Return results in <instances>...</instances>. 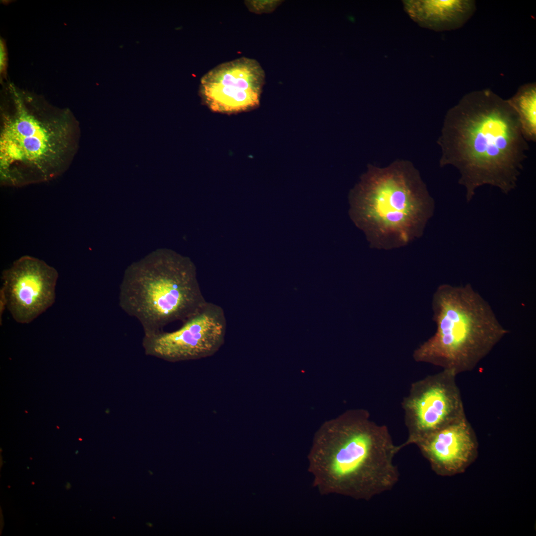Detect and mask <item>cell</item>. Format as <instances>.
I'll use <instances>...</instances> for the list:
<instances>
[{"mask_svg": "<svg viewBox=\"0 0 536 536\" xmlns=\"http://www.w3.org/2000/svg\"><path fill=\"white\" fill-rule=\"evenodd\" d=\"M438 143L440 166L458 169L468 202L485 184L506 195L515 189L529 149L515 111L487 89L466 94L448 110Z\"/></svg>", "mask_w": 536, "mask_h": 536, "instance_id": "obj_1", "label": "cell"}, {"mask_svg": "<svg viewBox=\"0 0 536 536\" xmlns=\"http://www.w3.org/2000/svg\"><path fill=\"white\" fill-rule=\"evenodd\" d=\"M401 449L388 427L372 420L367 410L349 409L325 421L315 433L308 471L321 494L368 501L398 482L394 460Z\"/></svg>", "mask_w": 536, "mask_h": 536, "instance_id": "obj_2", "label": "cell"}, {"mask_svg": "<svg viewBox=\"0 0 536 536\" xmlns=\"http://www.w3.org/2000/svg\"><path fill=\"white\" fill-rule=\"evenodd\" d=\"M11 90L0 110V185L20 187L52 180L69 168L77 153L79 122L68 110Z\"/></svg>", "mask_w": 536, "mask_h": 536, "instance_id": "obj_3", "label": "cell"}, {"mask_svg": "<svg viewBox=\"0 0 536 536\" xmlns=\"http://www.w3.org/2000/svg\"><path fill=\"white\" fill-rule=\"evenodd\" d=\"M350 204L351 218L370 246L386 250L420 237L435 208L419 172L403 160L369 166L352 191Z\"/></svg>", "mask_w": 536, "mask_h": 536, "instance_id": "obj_4", "label": "cell"}, {"mask_svg": "<svg viewBox=\"0 0 536 536\" xmlns=\"http://www.w3.org/2000/svg\"><path fill=\"white\" fill-rule=\"evenodd\" d=\"M432 307L436 332L414 350L413 358L456 375L472 370L509 332L470 284L439 285Z\"/></svg>", "mask_w": 536, "mask_h": 536, "instance_id": "obj_5", "label": "cell"}, {"mask_svg": "<svg viewBox=\"0 0 536 536\" xmlns=\"http://www.w3.org/2000/svg\"><path fill=\"white\" fill-rule=\"evenodd\" d=\"M191 264L156 253L132 265L120 285L119 303L136 319L144 335L163 331L176 321L184 322L207 303Z\"/></svg>", "mask_w": 536, "mask_h": 536, "instance_id": "obj_6", "label": "cell"}, {"mask_svg": "<svg viewBox=\"0 0 536 536\" xmlns=\"http://www.w3.org/2000/svg\"><path fill=\"white\" fill-rule=\"evenodd\" d=\"M456 376L443 370L411 384L402 402L408 436L401 449L466 417Z\"/></svg>", "mask_w": 536, "mask_h": 536, "instance_id": "obj_7", "label": "cell"}, {"mask_svg": "<svg viewBox=\"0 0 536 536\" xmlns=\"http://www.w3.org/2000/svg\"><path fill=\"white\" fill-rule=\"evenodd\" d=\"M227 322L220 306L207 302L178 330L144 335L146 355L176 362L197 360L214 355L223 344Z\"/></svg>", "mask_w": 536, "mask_h": 536, "instance_id": "obj_8", "label": "cell"}, {"mask_svg": "<svg viewBox=\"0 0 536 536\" xmlns=\"http://www.w3.org/2000/svg\"><path fill=\"white\" fill-rule=\"evenodd\" d=\"M58 278L54 268L29 256L20 257L2 271L0 292L16 322L29 323L53 305Z\"/></svg>", "mask_w": 536, "mask_h": 536, "instance_id": "obj_9", "label": "cell"}, {"mask_svg": "<svg viewBox=\"0 0 536 536\" xmlns=\"http://www.w3.org/2000/svg\"><path fill=\"white\" fill-rule=\"evenodd\" d=\"M265 72L255 60L240 58L221 64L201 78L200 92L214 112L246 111L259 104Z\"/></svg>", "mask_w": 536, "mask_h": 536, "instance_id": "obj_10", "label": "cell"}, {"mask_svg": "<svg viewBox=\"0 0 536 536\" xmlns=\"http://www.w3.org/2000/svg\"><path fill=\"white\" fill-rule=\"evenodd\" d=\"M438 475L462 472L477 454L478 443L467 417L452 422L415 444Z\"/></svg>", "mask_w": 536, "mask_h": 536, "instance_id": "obj_11", "label": "cell"}, {"mask_svg": "<svg viewBox=\"0 0 536 536\" xmlns=\"http://www.w3.org/2000/svg\"><path fill=\"white\" fill-rule=\"evenodd\" d=\"M405 11L419 25L436 31L462 27L473 15L476 3L470 0H406Z\"/></svg>", "mask_w": 536, "mask_h": 536, "instance_id": "obj_12", "label": "cell"}, {"mask_svg": "<svg viewBox=\"0 0 536 536\" xmlns=\"http://www.w3.org/2000/svg\"><path fill=\"white\" fill-rule=\"evenodd\" d=\"M516 112L525 139L536 141V84L528 83L521 86L511 98L507 100Z\"/></svg>", "mask_w": 536, "mask_h": 536, "instance_id": "obj_13", "label": "cell"}, {"mask_svg": "<svg viewBox=\"0 0 536 536\" xmlns=\"http://www.w3.org/2000/svg\"><path fill=\"white\" fill-rule=\"evenodd\" d=\"M246 2L247 6L249 9L253 10L254 12H266L267 10L269 11L270 10H273L274 7L276 6V3H277V1H248Z\"/></svg>", "mask_w": 536, "mask_h": 536, "instance_id": "obj_14", "label": "cell"}, {"mask_svg": "<svg viewBox=\"0 0 536 536\" xmlns=\"http://www.w3.org/2000/svg\"><path fill=\"white\" fill-rule=\"evenodd\" d=\"M65 487H66V488L67 489H69V488H70V487H71L70 483H69V482H67L66 486H65Z\"/></svg>", "mask_w": 536, "mask_h": 536, "instance_id": "obj_15", "label": "cell"}, {"mask_svg": "<svg viewBox=\"0 0 536 536\" xmlns=\"http://www.w3.org/2000/svg\"><path fill=\"white\" fill-rule=\"evenodd\" d=\"M77 453H78V451H76V454H77Z\"/></svg>", "mask_w": 536, "mask_h": 536, "instance_id": "obj_16", "label": "cell"}]
</instances>
